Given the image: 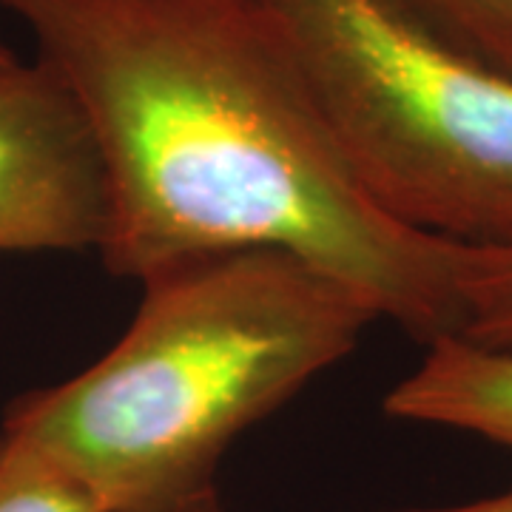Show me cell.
<instances>
[{
  "instance_id": "cell-1",
  "label": "cell",
  "mask_w": 512,
  "mask_h": 512,
  "mask_svg": "<svg viewBox=\"0 0 512 512\" xmlns=\"http://www.w3.org/2000/svg\"><path fill=\"white\" fill-rule=\"evenodd\" d=\"M74 94L106 171V271L276 248L339 276L424 345L458 336L456 242L356 183L256 0H0Z\"/></svg>"
},
{
  "instance_id": "cell-2",
  "label": "cell",
  "mask_w": 512,
  "mask_h": 512,
  "mask_svg": "<svg viewBox=\"0 0 512 512\" xmlns=\"http://www.w3.org/2000/svg\"><path fill=\"white\" fill-rule=\"evenodd\" d=\"M140 285L94 365L18 396L0 424L103 512H222L231 447L379 322L348 282L276 248L191 256Z\"/></svg>"
},
{
  "instance_id": "cell-3",
  "label": "cell",
  "mask_w": 512,
  "mask_h": 512,
  "mask_svg": "<svg viewBox=\"0 0 512 512\" xmlns=\"http://www.w3.org/2000/svg\"><path fill=\"white\" fill-rule=\"evenodd\" d=\"M279 26L356 183L390 220L512 245V72L402 0H256Z\"/></svg>"
},
{
  "instance_id": "cell-4",
  "label": "cell",
  "mask_w": 512,
  "mask_h": 512,
  "mask_svg": "<svg viewBox=\"0 0 512 512\" xmlns=\"http://www.w3.org/2000/svg\"><path fill=\"white\" fill-rule=\"evenodd\" d=\"M103 160L57 72L37 57L0 72V251H100Z\"/></svg>"
},
{
  "instance_id": "cell-5",
  "label": "cell",
  "mask_w": 512,
  "mask_h": 512,
  "mask_svg": "<svg viewBox=\"0 0 512 512\" xmlns=\"http://www.w3.org/2000/svg\"><path fill=\"white\" fill-rule=\"evenodd\" d=\"M384 413L470 433L512 453V348L461 336L427 345L421 365L387 393Z\"/></svg>"
},
{
  "instance_id": "cell-6",
  "label": "cell",
  "mask_w": 512,
  "mask_h": 512,
  "mask_svg": "<svg viewBox=\"0 0 512 512\" xmlns=\"http://www.w3.org/2000/svg\"><path fill=\"white\" fill-rule=\"evenodd\" d=\"M458 336L490 348H512V245L476 248L456 242Z\"/></svg>"
},
{
  "instance_id": "cell-7",
  "label": "cell",
  "mask_w": 512,
  "mask_h": 512,
  "mask_svg": "<svg viewBox=\"0 0 512 512\" xmlns=\"http://www.w3.org/2000/svg\"><path fill=\"white\" fill-rule=\"evenodd\" d=\"M0 512H103V507L55 458L0 430Z\"/></svg>"
},
{
  "instance_id": "cell-8",
  "label": "cell",
  "mask_w": 512,
  "mask_h": 512,
  "mask_svg": "<svg viewBox=\"0 0 512 512\" xmlns=\"http://www.w3.org/2000/svg\"><path fill=\"white\" fill-rule=\"evenodd\" d=\"M441 35L512 72V0H402Z\"/></svg>"
},
{
  "instance_id": "cell-9",
  "label": "cell",
  "mask_w": 512,
  "mask_h": 512,
  "mask_svg": "<svg viewBox=\"0 0 512 512\" xmlns=\"http://www.w3.org/2000/svg\"><path fill=\"white\" fill-rule=\"evenodd\" d=\"M382 512H512V490L487 498H473L461 504H444V507H404V510H382Z\"/></svg>"
},
{
  "instance_id": "cell-10",
  "label": "cell",
  "mask_w": 512,
  "mask_h": 512,
  "mask_svg": "<svg viewBox=\"0 0 512 512\" xmlns=\"http://www.w3.org/2000/svg\"><path fill=\"white\" fill-rule=\"evenodd\" d=\"M18 63V57H15V52L0 40V72H6V69H12Z\"/></svg>"
}]
</instances>
